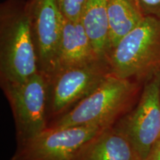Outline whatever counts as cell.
<instances>
[{
  "label": "cell",
  "mask_w": 160,
  "mask_h": 160,
  "mask_svg": "<svg viewBox=\"0 0 160 160\" xmlns=\"http://www.w3.org/2000/svg\"><path fill=\"white\" fill-rule=\"evenodd\" d=\"M110 53L145 17L137 0H108ZM110 55V54H109Z\"/></svg>",
  "instance_id": "12"
},
{
  "label": "cell",
  "mask_w": 160,
  "mask_h": 160,
  "mask_svg": "<svg viewBox=\"0 0 160 160\" xmlns=\"http://www.w3.org/2000/svg\"><path fill=\"white\" fill-rule=\"evenodd\" d=\"M96 54L108 61L110 54L108 0H88L81 18Z\"/></svg>",
  "instance_id": "11"
},
{
  "label": "cell",
  "mask_w": 160,
  "mask_h": 160,
  "mask_svg": "<svg viewBox=\"0 0 160 160\" xmlns=\"http://www.w3.org/2000/svg\"><path fill=\"white\" fill-rule=\"evenodd\" d=\"M102 130L92 126L48 127L33 137L17 142L11 160H77L84 145Z\"/></svg>",
  "instance_id": "7"
},
{
  "label": "cell",
  "mask_w": 160,
  "mask_h": 160,
  "mask_svg": "<svg viewBox=\"0 0 160 160\" xmlns=\"http://www.w3.org/2000/svg\"><path fill=\"white\" fill-rule=\"evenodd\" d=\"M77 160H141L127 137L114 126L86 142Z\"/></svg>",
  "instance_id": "10"
},
{
  "label": "cell",
  "mask_w": 160,
  "mask_h": 160,
  "mask_svg": "<svg viewBox=\"0 0 160 160\" xmlns=\"http://www.w3.org/2000/svg\"><path fill=\"white\" fill-rule=\"evenodd\" d=\"M145 160H148V159H145Z\"/></svg>",
  "instance_id": "16"
},
{
  "label": "cell",
  "mask_w": 160,
  "mask_h": 160,
  "mask_svg": "<svg viewBox=\"0 0 160 160\" xmlns=\"http://www.w3.org/2000/svg\"><path fill=\"white\" fill-rule=\"evenodd\" d=\"M39 72L27 2L5 0L0 7V81L23 82Z\"/></svg>",
  "instance_id": "1"
},
{
  "label": "cell",
  "mask_w": 160,
  "mask_h": 160,
  "mask_svg": "<svg viewBox=\"0 0 160 160\" xmlns=\"http://www.w3.org/2000/svg\"><path fill=\"white\" fill-rule=\"evenodd\" d=\"M11 105L17 142L28 139L47 128L48 85L39 71L23 82L2 84Z\"/></svg>",
  "instance_id": "5"
},
{
  "label": "cell",
  "mask_w": 160,
  "mask_h": 160,
  "mask_svg": "<svg viewBox=\"0 0 160 160\" xmlns=\"http://www.w3.org/2000/svg\"><path fill=\"white\" fill-rule=\"evenodd\" d=\"M112 74L131 80L160 71V19L146 17L110 53Z\"/></svg>",
  "instance_id": "3"
},
{
  "label": "cell",
  "mask_w": 160,
  "mask_h": 160,
  "mask_svg": "<svg viewBox=\"0 0 160 160\" xmlns=\"http://www.w3.org/2000/svg\"><path fill=\"white\" fill-rule=\"evenodd\" d=\"M145 17L160 19V0H137Z\"/></svg>",
  "instance_id": "14"
},
{
  "label": "cell",
  "mask_w": 160,
  "mask_h": 160,
  "mask_svg": "<svg viewBox=\"0 0 160 160\" xmlns=\"http://www.w3.org/2000/svg\"><path fill=\"white\" fill-rule=\"evenodd\" d=\"M87 2L88 0H58L63 17L72 22L81 20Z\"/></svg>",
  "instance_id": "13"
},
{
  "label": "cell",
  "mask_w": 160,
  "mask_h": 160,
  "mask_svg": "<svg viewBox=\"0 0 160 160\" xmlns=\"http://www.w3.org/2000/svg\"><path fill=\"white\" fill-rule=\"evenodd\" d=\"M27 9L37 52L39 71L53 72L64 24L58 0H28Z\"/></svg>",
  "instance_id": "8"
},
{
  "label": "cell",
  "mask_w": 160,
  "mask_h": 160,
  "mask_svg": "<svg viewBox=\"0 0 160 160\" xmlns=\"http://www.w3.org/2000/svg\"><path fill=\"white\" fill-rule=\"evenodd\" d=\"M98 59L100 58L96 54L81 21L72 22L64 18L55 67L48 77L60 70L85 65Z\"/></svg>",
  "instance_id": "9"
},
{
  "label": "cell",
  "mask_w": 160,
  "mask_h": 160,
  "mask_svg": "<svg viewBox=\"0 0 160 160\" xmlns=\"http://www.w3.org/2000/svg\"><path fill=\"white\" fill-rule=\"evenodd\" d=\"M137 92L138 84L134 80L111 73L92 93L48 127L111 128L128 111Z\"/></svg>",
  "instance_id": "2"
},
{
  "label": "cell",
  "mask_w": 160,
  "mask_h": 160,
  "mask_svg": "<svg viewBox=\"0 0 160 160\" xmlns=\"http://www.w3.org/2000/svg\"><path fill=\"white\" fill-rule=\"evenodd\" d=\"M146 159L160 160V139L156 142Z\"/></svg>",
  "instance_id": "15"
},
{
  "label": "cell",
  "mask_w": 160,
  "mask_h": 160,
  "mask_svg": "<svg viewBox=\"0 0 160 160\" xmlns=\"http://www.w3.org/2000/svg\"><path fill=\"white\" fill-rule=\"evenodd\" d=\"M111 73L108 60L60 70L46 78L48 85V111L59 117L99 87Z\"/></svg>",
  "instance_id": "4"
},
{
  "label": "cell",
  "mask_w": 160,
  "mask_h": 160,
  "mask_svg": "<svg viewBox=\"0 0 160 160\" xmlns=\"http://www.w3.org/2000/svg\"><path fill=\"white\" fill-rule=\"evenodd\" d=\"M145 160L160 139V71L146 79L138 104L131 113L115 124Z\"/></svg>",
  "instance_id": "6"
}]
</instances>
